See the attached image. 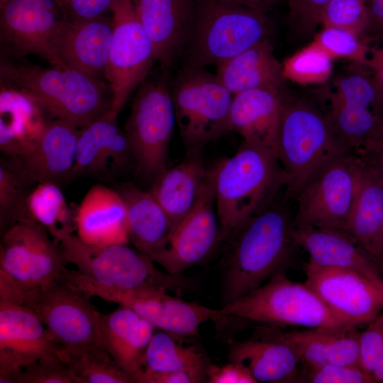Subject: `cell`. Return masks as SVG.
I'll list each match as a JSON object with an SVG mask.
<instances>
[{
  "mask_svg": "<svg viewBox=\"0 0 383 383\" xmlns=\"http://www.w3.org/2000/svg\"><path fill=\"white\" fill-rule=\"evenodd\" d=\"M293 218L276 199L250 218L228 240L223 302H231L285 271L294 246Z\"/></svg>",
  "mask_w": 383,
  "mask_h": 383,
  "instance_id": "6da1fadb",
  "label": "cell"
},
{
  "mask_svg": "<svg viewBox=\"0 0 383 383\" xmlns=\"http://www.w3.org/2000/svg\"><path fill=\"white\" fill-rule=\"evenodd\" d=\"M215 170L221 241H228L250 218L272 203L287 184L274 151L245 140L233 156L219 162Z\"/></svg>",
  "mask_w": 383,
  "mask_h": 383,
  "instance_id": "7a4b0ae2",
  "label": "cell"
},
{
  "mask_svg": "<svg viewBox=\"0 0 383 383\" xmlns=\"http://www.w3.org/2000/svg\"><path fill=\"white\" fill-rule=\"evenodd\" d=\"M0 82L30 96L52 118L79 128L111 107L112 93L106 82L68 67H42L1 54Z\"/></svg>",
  "mask_w": 383,
  "mask_h": 383,
  "instance_id": "3957f363",
  "label": "cell"
},
{
  "mask_svg": "<svg viewBox=\"0 0 383 383\" xmlns=\"http://www.w3.org/2000/svg\"><path fill=\"white\" fill-rule=\"evenodd\" d=\"M274 152L287 178L285 199H294L327 162L349 152L338 140L326 113L286 95L277 128Z\"/></svg>",
  "mask_w": 383,
  "mask_h": 383,
  "instance_id": "277c9868",
  "label": "cell"
},
{
  "mask_svg": "<svg viewBox=\"0 0 383 383\" xmlns=\"http://www.w3.org/2000/svg\"><path fill=\"white\" fill-rule=\"evenodd\" d=\"M271 30L265 13L230 0H196L182 66L217 65L270 38Z\"/></svg>",
  "mask_w": 383,
  "mask_h": 383,
  "instance_id": "5b68a950",
  "label": "cell"
},
{
  "mask_svg": "<svg viewBox=\"0 0 383 383\" xmlns=\"http://www.w3.org/2000/svg\"><path fill=\"white\" fill-rule=\"evenodd\" d=\"M90 298L61 279L33 289L0 282V299L32 312L60 347V356L101 348V313L91 304Z\"/></svg>",
  "mask_w": 383,
  "mask_h": 383,
  "instance_id": "8992f818",
  "label": "cell"
},
{
  "mask_svg": "<svg viewBox=\"0 0 383 383\" xmlns=\"http://www.w3.org/2000/svg\"><path fill=\"white\" fill-rule=\"evenodd\" d=\"M218 311L220 322L233 318L276 326H355L335 313L305 282L287 278L285 271L276 273L247 294L224 304Z\"/></svg>",
  "mask_w": 383,
  "mask_h": 383,
  "instance_id": "52a82bcc",
  "label": "cell"
},
{
  "mask_svg": "<svg viewBox=\"0 0 383 383\" xmlns=\"http://www.w3.org/2000/svg\"><path fill=\"white\" fill-rule=\"evenodd\" d=\"M68 263L77 267L85 280L118 291L160 288L181 292L187 284L181 275H172L155 267L148 256L128 244L91 245L77 235L70 234L57 242Z\"/></svg>",
  "mask_w": 383,
  "mask_h": 383,
  "instance_id": "ba28073f",
  "label": "cell"
},
{
  "mask_svg": "<svg viewBox=\"0 0 383 383\" xmlns=\"http://www.w3.org/2000/svg\"><path fill=\"white\" fill-rule=\"evenodd\" d=\"M170 71L160 66L140 84L124 126L137 172L152 182L167 169L176 122Z\"/></svg>",
  "mask_w": 383,
  "mask_h": 383,
  "instance_id": "9c48e42d",
  "label": "cell"
},
{
  "mask_svg": "<svg viewBox=\"0 0 383 383\" xmlns=\"http://www.w3.org/2000/svg\"><path fill=\"white\" fill-rule=\"evenodd\" d=\"M179 133L187 150L202 149L231 132L233 95L205 67L182 66L170 79Z\"/></svg>",
  "mask_w": 383,
  "mask_h": 383,
  "instance_id": "30bf717a",
  "label": "cell"
},
{
  "mask_svg": "<svg viewBox=\"0 0 383 383\" xmlns=\"http://www.w3.org/2000/svg\"><path fill=\"white\" fill-rule=\"evenodd\" d=\"M362 170L360 160L353 152L339 155L323 165L294 197V228L348 233Z\"/></svg>",
  "mask_w": 383,
  "mask_h": 383,
  "instance_id": "8fae6325",
  "label": "cell"
},
{
  "mask_svg": "<svg viewBox=\"0 0 383 383\" xmlns=\"http://www.w3.org/2000/svg\"><path fill=\"white\" fill-rule=\"evenodd\" d=\"M63 279L67 284L89 297H100L133 310L155 328L173 335H196L203 323L220 322L221 319L218 309L171 296L163 289L145 288L133 291L106 289L85 280L72 270H67Z\"/></svg>",
  "mask_w": 383,
  "mask_h": 383,
  "instance_id": "7c38bea8",
  "label": "cell"
},
{
  "mask_svg": "<svg viewBox=\"0 0 383 383\" xmlns=\"http://www.w3.org/2000/svg\"><path fill=\"white\" fill-rule=\"evenodd\" d=\"M32 220L16 223L0 243V282L21 289L43 287L60 279L68 264L58 243Z\"/></svg>",
  "mask_w": 383,
  "mask_h": 383,
  "instance_id": "4fadbf2b",
  "label": "cell"
},
{
  "mask_svg": "<svg viewBox=\"0 0 383 383\" xmlns=\"http://www.w3.org/2000/svg\"><path fill=\"white\" fill-rule=\"evenodd\" d=\"M112 18L113 29L104 78L112 93L111 111L118 114L133 90L151 73L156 59L133 0H117Z\"/></svg>",
  "mask_w": 383,
  "mask_h": 383,
  "instance_id": "5bb4252c",
  "label": "cell"
},
{
  "mask_svg": "<svg viewBox=\"0 0 383 383\" xmlns=\"http://www.w3.org/2000/svg\"><path fill=\"white\" fill-rule=\"evenodd\" d=\"M215 172V167L208 170L195 206L172 229L164 248L150 257L172 275H181L201 262L221 242Z\"/></svg>",
  "mask_w": 383,
  "mask_h": 383,
  "instance_id": "9a60e30c",
  "label": "cell"
},
{
  "mask_svg": "<svg viewBox=\"0 0 383 383\" xmlns=\"http://www.w3.org/2000/svg\"><path fill=\"white\" fill-rule=\"evenodd\" d=\"M0 10L1 54L14 58L35 55L60 67L51 43L67 16L57 0H8Z\"/></svg>",
  "mask_w": 383,
  "mask_h": 383,
  "instance_id": "2e32d148",
  "label": "cell"
},
{
  "mask_svg": "<svg viewBox=\"0 0 383 383\" xmlns=\"http://www.w3.org/2000/svg\"><path fill=\"white\" fill-rule=\"evenodd\" d=\"M305 283L338 316L355 326L367 325L383 311V286L345 268L304 265Z\"/></svg>",
  "mask_w": 383,
  "mask_h": 383,
  "instance_id": "e0dca14e",
  "label": "cell"
},
{
  "mask_svg": "<svg viewBox=\"0 0 383 383\" xmlns=\"http://www.w3.org/2000/svg\"><path fill=\"white\" fill-rule=\"evenodd\" d=\"M113 29V18H65L53 35L51 47L59 66L103 80Z\"/></svg>",
  "mask_w": 383,
  "mask_h": 383,
  "instance_id": "ac0fdd59",
  "label": "cell"
},
{
  "mask_svg": "<svg viewBox=\"0 0 383 383\" xmlns=\"http://www.w3.org/2000/svg\"><path fill=\"white\" fill-rule=\"evenodd\" d=\"M117 116L109 110L79 128L76 162L71 178L87 174L109 181L134 161L129 140L125 130L118 126Z\"/></svg>",
  "mask_w": 383,
  "mask_h": 383,
  "instance_id": "d6986e66",
  "label": "cell"
},
{
  "mask_svg": "<svg viewBox=\"0 0 383 383\" xmlns=\"http://www.w3.org/2000/svg\"><path fill=\"white\" fill-rule=\"evenodd\" d=\"M60 353L57 343L32 312L0 299V372L44 357H60Z\"/></svg>",
  "mask_w": 383,
  "mask_h": 383,
  "instance_id": "ffe728a7",
  "label": "cell"
},
{
  "mask_svg": "<svg viewBox=\"0 0 383 383\" xmlns=\"http://www.w3.org/2000/svg\"><path fill=\"white\" fill-rule=\"evenodd\" d=\"M160 66L171 70L186 48L193 28L196 0H133Z\"/></svg>",
  "mask_w": 383,
  "mask_h": 383,
  "instance_id": "44dd1931",
  "label": "cell"
},
{
  "mask_svg": "<svg viewBox=\"0 0 383 383\" xmlns=\"http://www.w3.org/2000/svg\"><path fill=\"white\" fill-rule=\"evenodd\" d=\"M275 327L260 324L251 336L233 343L229 361L247 367L257 382H299V355Z\"/></svg>",
  "mask_w": 383,
  "mask_h": 383,
  "instance_id": "7402d4cb",
  "label": "cell"
},
{
  "mask_svg": "<svg viewBox=\"0 0 383 383\" xmlns=\"http://www.w3.org/2000/svg\"><path fill=\"white\" fill-rule=\"evenodd\" d=\"M0 87V150L4 156L22 157L35 149L54 118L25 92L3 82Z\"/></svg>",
  "mask_w": 383,
  "mask_h": 383,
  "instance_id": "603a6c76",
  "label": "cell"
},
{
  "mask_svg": "<svg viewBox=\"0 0 383 383\" xmlns=\"http://www.w3.org/2000/svg\"><path fill=\"white\" fill-rule=\"evenodd\" d=\"M155 328L133 310L120 305L100 314L99 345L137 383L144 370V357Z\"/></svg>",
  "mask_w": 383,
  "mask_h": 383,
  "instance_id": "cb8c5ba5",
  "label": "cell"
},
{
  "mask_svg": "<svg viewBox=\"0 0 383 383\" xmlns=\"http://www.w3.org/2000/svg\"><path fill=\"white\" fill-rule=\"evenodd\" d=\"M292 238L297 246L307 252L312 262L350 270L383 286V270L349 233L331 229L294 228Z\"/></svg>",
  "mask_w": 383,
  "mask_h": 383,
  "instance_id": "d4e9b609",
  "label": "cell"
},
{
  "mask_svg": "<svg viewBox=\"0 0 383 383\" xmlns=\"http://www.w3.org/2000/svg\"><path fill=\"white\" fill-rule=\"evenodd\" d=\"M79 127L62 118H52L35 149L28 155L12 158L35 183L57 184L71 179L77 157Z\"/></svg>",
  "mask_w": 383,
  "mask_h": 383,
  "instance_id": "484cf974",
  "label": "cell"
},
{
  "mask_svg": "<svg viewBox=\"0 0 383 383\" xmlns=\"http://www.w3.org/2000/svg\"><path fill=\"white\" fill-rule=\"evenodd\" d=\"M77 235L84 243L107 246L128 244L125 202L118 191L94 184L76 210Z\"/></svg>",
  "mask_w": 383,
  "mask_h": 383,
  "instance_id": "4316f807",
  "label": "cell"
},
{
  "mask_svg": "<svg viewBox=\"0 0 383 383\" xmlns=\"http://www.w3.org/2000/svg\"><path fill=\"white\" fill-rule=\"evenodd\" d=\"M216 66V76L233 96L257 89L284 91L286 77L270 38Z\"/></svg>",
  "mask_w": 383,
  "mask_h": 383,
  "instance_id": "83f0119b",
  "label": "cell"
},
{
  "mask_svg": "<svg viewBox=\"0 0 383 383\" xmlns=\"http://www.w3.org/2000/svg\"><path fill=\"white\" fill-rule=\"evenodd\" d=\"M357 328L353 326L306 328L282 334L306 367L358 365L360 332Z\"/></svg>",
  "mask_w": 383,
  "mask_h": 383,
  "instance_id": "f1b7e54d",
  "label": "cell"
},
{
  "mask_svg": "<svg viewBox=\"0 0 383 383\" xmlns=\"http://www.w3.org/2000/svg\"><path fill=\"white\" fill-rule=\"evenodd\" d=\"M284 96V91L265 89L248 90L235 95L230 112L231 131L238 133L245 141L263 145L274 150Z\"/></svg>",
  "mask_w": 383,
  "mask_h": 383,
  "instance_id": "f546056e",
  "label": "cell"
},
{
  "mask_svg": "<svg viewBox=\"0 0 383 383\" xmlns=\"http://www.w3.org/2000/svg\"><path fill=\"white\" fill-rule=\"evenodd\" d=\"M201 149L189 150L185 158L167 168L152 184L150 192L168 216L172 228L195 206L208 170Z\"/></svg>",
  "mask_w": 383,
  "mask_h": 383,
  "instance_id": "4dcf8cb0",
  "label": "cell"
},
{
  "mask_svg": "<svg viewBox=\"0 0 383 383\" xmlns=\"http://www.w3.org/2000/svg\"><path fill=\"white\" fill-rule=\"evenodd\" d=\"M118 192L126 207L129 239L136 250L150 258L165 245L172 229L171 221L150 191L124 184Z\"/></svg>",
  "mask_w": 383,
  "mask_h": 383,
  "instance_id": "1f68e13d",
  "label": "cell"
},
{
  "mask_svg": "<svg viewBox=\"0 0 383 383\" xmlns=\"http://www.w3.org/2000/svg\"><path fill=\"white\" fill-rule=\"evenodd\" d=\"M362 165L358 192L347 232L379 265V240L383 226V182L362 162Z\"/></svg>",
  "mask_w": 383,
  "mask_h": 383,
  "instance_id": "d6a6232c",
  "label": "cell"
},
{
  "mask_svg": "<svg viewBox=\"0 0 383 383\" xmlns=\"http://www.w3.org/2000/svg\"><path fill=\"white\" fill-rule=\"evenodd\" d=\"M76 210L55 183L36 184L28 197V218L45 228L57 243L76 231Z\"/></svg>",
  "mask_w": 383,
  "mask_h": 383,
  "instance_id": "836d02e7",
  "label": "cell"
},
{
  "mask_svg": "<svg viewBox=\"0 0 383 383\" xmlns=\"http://www.w3.org/2000/svg\"><path fill=\"white\" fill-rule=\"evenodd\" d=\"M210 363L195 346L179 344L165 331L154 333L144 357V370L150 372L186 371L207 382Z\"/></svg>",
  "mask_w": 383,
  "mask_h": 383,
  "instance_id": "e575fe53",
  "label": "cell"
},
{
  "mask_svg": "<svg viewBox=\"0 0 383 383\" xmlns=\"http://www.w3.org/2000/svg\"><path fill=\"white\" fill-rule=\"evenodd\" d=\"M5 157L0 161L1 234L16 223L29 219L28 197L36 184L13 159Z\"/></svg>",
  "mask_w": 383,
  "mask_h": 383,
  "instance_id": "d590c367",
  "label": "cell"
},
{
  "mask_svg": "<svg viewBox=\"0 0 383 383\" xmlns=\"http://www.w3.org/2000/svg\"><path fill=\"white\" fill-rule=\"evenodd\" d=\"M60 357L67 365L74 383H134L133 377L101 348Z\"/></svg>",
  "mask_w": 383,
  "mask_h": 383,
  "instance_id": "8d00e7d4",
  "label": "cell"
},
{
  "mask_svg": "<svg viewBox=\"0 0 383 383\" xmlns=\"http://www.w3.org/2000/svg\"><path fill=\"white\" fill-rule=\"evenodd\" d=\"M283 72L286 79L301 84L322 83L332 72V58L314 42L287 59Z\"/></svg>",
  "mask_w": 383,
  "mask_h": 383,
  "instance_id": "74e56055",
  "label": "cell"
},
{
  "mask_svg": "<svg viewBox=\"0 0 383 383\" xmlns=\"http://www.w3.org/2000/svg\"><path fill=\"white\" fill-rule=\"evenodd\" d=\"M0 383H74V380L67 365L60 357H49L18 370L0 372Z\"/></svg>",
  "mask_w": 383,
  "mask_h": 383,
  "instance_id": "f35d334b",
  "label": "cell"
},
{
  "mask_svg": "<svg viewBox=\"0 0 383 383\" xmlns=\"http://www.w3.org/2000/svg\"><path fill=\"white\" fill-rule=\"evenodd\" d=\"M367 11L364 0H330L321 15V24L359 34L366 29Z\"/></svg>",
  "mask_w": 383,
  "mask_h": 383,
  "instance_id": "ab89813d",
  "label": "cell"
},
{
  "mask_svg": "<svg viewBox=\"0 0 383 383\" xmlns=\"http://www.w3.org/2000/svg\"><path fill=\"white\" fill-rule=\"evenodd\" d=\"M332 59L346 58L357 62L365 61V47L358 34L348 30L326 26L313 41Z\"/></svg>",
  "mask_w": 383,
  "mask_h": 383,
  "instance_id": "60d3db41",
  "label": "cell"
},
{
  "mask_svg": "<svg viewBox=\"0 0 383 383\" xmlns=\"http://www.w3.org/2000/svg\"><path fill=\"white\" fill-rule=\"evenodd\" d=\"M331 97L367 106L382 115L383 103L372 79L360 74H350L339 77Z\"/></svg>",
  "mask_w": 383,
  "mask_h": 383,
  "instance_id": "b9f144b4",
  "label": "cell"
},
{
  "mask_svg": "<svg viewBox=\"0 0 383 383\" xmlns=\"http://www.w3.org/2000/svg\"><path fill=\"white\" fill-rule=\"evenodd\" d=\"M299 382L311 383H373L374 376L358 365H327L306 369L299 374Z\"/></svg>",
  "mask_w": 383,
  "mask_h": 383,
  "instance_id": "7bdbcfd3",
  "label": "cell"
},
{
  "mask_svg": "<svg viewBox=\"0 0 383 383\" xmlns=\"http://www.w3.org/2000/svg\"><path fill=\"white\" fill-rule=\"evenodd\" d=\"M330 0H287L289 23L299 37L311 35L321 23V15Z\"/></svg>",
  "mask_w": 383,
  "mask_h": 383,
  "instance_id": "ee69618b",
  "label": "cell"
},
{
  "mask_svg": "<svg viewBox=\"0 0 383 383\" xmlns=\"http://www.w3.org/2000/svg\"><path fill=\"white\" fill-rule=\"evenodd\" d=\"M383 355V312L367 324L360 334L359 367L372 374L373 370Z\"/></svg>",
  "mask_w": 383,
  "mask_h": 383,
  "instance_id": "f6af8a7d",
  "label": "cell"
},
{
  "mask_svg": "<svg viewBox=\"0 0 383 383\" xmlns=\"http://www.w3.org/2000/svg\"><path fill=\"white\" fill-rule=\"evenodd\" d=\"M117 0H62L63 9L71 19H91L112 13Z\"/></svg>",
  "mask_w": 383,
  "mask_h": 383,
  "instance_id": "bcb514c9",
  "label": "cell"
},
{
  "mask_svg": "<svg viewBox=\"0 0 383 383\" xmlns=\"http://www.w3.org/2000/svg\"><path fill=\"white\" fill-rule=\"evenodd\" d=\"M209 383H256L257 382L247 367L230 361L223 366L210 364L207 370Z\"/></svg>",
  "mask_w": 383,
  "mask_h": 383,
  "instance_id": "7dc6e473",
  "label": "cell"
},
{
  "mask_svg": "<svg viewBox=\"0 0 383 383\" xmlns=\"http://www.w3.org/2000/svg\"><path fill=\"white\" fill-rule=\"evenodd\" d=\"M200 377L186 371L150 372L143 370L137 383H199Z\"/></svg>",
  "mask_w": 383,
  "mask_h": 383,
  "instance_id": "c3c4849f",
  "label": "cell"
},
{
  "mask_svg": "<svg viewBox=\"0 0 383 383\" xmlns=\"http://www.w3.org/2000/svg\"><path fill=\"white\" fill-rule=\"evenodd\" d=\"M383 182V143L374 140L353 152Z\"/></svg>",
  "mask_w": 383,
  "mask_h": 383,
  "instance_id": "681fc988",
  "label": "cell"
},
{
  "mask_svg": "<svg viewBox=\"0 0 383 383\" xmlns=\"http://www.w3.org/2000/svg\"><path fill=\"white\" fill-rule=\"evenodd\" d=\"M367 1V23L365 30L383 32V0Z\"/></svg>",
  "mask_w": 383,
  "mask_h": 383,
  "instance_id": "f907efd6",
  "label": "cell"
},
{
  "mask_svg": "<svg viewBox=\"0 0 383 383\" xmlns=\"http://www.w3.org/2000/svg\"><path fill=\"white\" fill-rule=\"evenodd\" d=\"M371 66L374 71L372 79L383 103V47L374 52Z\"/></svg>",
  "mask_w": 383,
  "mask_h": 383,
  "instance_id": "816d5d0a",
  "label": "cell"
},
{
  "mask_svg": "<svg viewBox=\"0 0 383 383\" xmlns=\"http://www.w3.org/2000/svg\"><path fill=\"white\" fill-rule=\"evenodd\" d=\"M233 2L267 13L280 0H230Z\"/></svg>",
  "mask_w": 383,
  "mask_h": 383,
  "instance_id": "f5cc1de1",
  "label": "cell"
},
{
  "mask_svg": "<svg viewBox=\"0 0 383 383\" xmlns=\"http://www.w3.org/2000/svg\"><path fill=\"white\" fill-rule=\"evenodd\" d=\"M372 375L377 382H383V355L377 362L373 370Z\"/></svg>",
  "mask_w": 383,
  "mask_h": 383,
  "instance_id": "db71d44e",
  "label": "cell"
},
{
  "mask_svg": "<svg viewBox=\"0 0 383 383\" xmlns=\"http://www.w3.org/2000/svg\"><path fill=\"white\" fill-rule=\"evenodd\" d=\"M378 263L379 267L383 270V226L380 234Z\"/></svg>",
  "mask_w": 383,
  "mask_h": 383,
  "instance_id": "11a10c76",
  "label": "cell"
},
{
  "mask_svg": "<svg viewBox=\"0 0 383 383\" xmlns=\"http://www.w3.org/2000/svg\"><path fill=\"white\" fill-rule=\"evenodd\" d=\"M377 141L383 143V136L379 137L377 140Z\"/></svg>",
  "mask_w": 383,
  "mask_h": 383,
  "instance_id": "9f6ffc18",
  "label": "cell"
},
{
  "mask_svg": "<svg viewBox=\"0 0 383 383\" xmlns=\"http://www.w3.org/2000/svg\"><path fill=\"white\" fill-rule=\"evenodd\" d=\"M8 0H0V6L5 4Z\"/></svg>",
  "mask_w": 383,
  "mask_h": 383,
  "instance_id": "6f0895ef",
  "label": "cell"
},
{
  "mask_svg": "<svg viewBox=\"0 0 383 383\" xmlns=\"http://www.w3.org/2000/svg\"><path fill=\"white\" fill-rule=\"evenodd\" d=\"M381 136H383V128H382V130L381 134L379 135V137H381Z\"/></svg>",
  "mask_w": 383,
  "mask_h": 383,
  "instance_id": "680465c9",
  "label": "cell"
},
{
  "mask_svg": "<svg viewBox=\"0 0 383 383\" xmlns=\"http://www.w3.org/2000/svg\"><path fill=\"white\" fill-rule=\"evenodd\" d=\"M62 6V0H57Z\"/></svg>",
  "mask_w": 383,
  "mask_h": 383,
  "instance_id": "91938a15",
  "label": "cell"
},
{
  "mask_svg": "<svg viewBox=\"0 0 383 383\" xmlns=\"http://www.w3.org/2000/svg\"><path fill=\"white\" fill-rule=\"evenodd\" d=\"M365 2L367 1L368 0H364Z\"/></svg>",
  "mask_w": 383,
  "mask_h": 383,
  "instance_id": "94428289",
  "label": "cell"
}]
</instances>
